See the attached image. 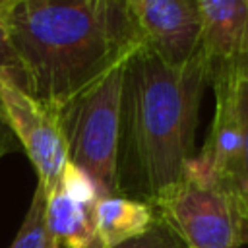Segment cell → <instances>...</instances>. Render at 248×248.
Here are the masks:
<instances>
[{
    "label": "cell",
    "instance_id": "1",
    "mask_svg": "<svg viewBox=\"0 0 248 248\" xmlns=\"http://www.w3.org/2000/svg\"><path fill=\"white\" fill-rule=\"evenodd\" d=\"M2 19L21 87L56 114L136 50L122 0H6Z\"/></svg>",
    "mask_w": 248,
    "mask_h": 248
},
{
    "label": "cell",
    "instance_id": "2",
    "mask_svg": "<svg viewBox=\"0 0 248 248\" xmlns=\"http://www.w3.org/2000/svg\"><path fill=\"white\" fill-rule=\"evenodd\" d=\"M207 83L200 52L178 68L143 48L128 54L118 149L120 196L151 203L180 180L184 163L194 155Z\"/></svg>",
    "mask_w": 248,
    "mask_h": 248
},
{
    "label": "cell",
    "instance_id": "3",
    "mask_svg": "<svg viewBox=\"0 0 248 248\" xmlns=\"http://www.w3.org/2000/svg\"><path fill=\"white\" fill-rule=\"evenodd\" d=\"M126 58L58 114L68 161L87 170L107 196H120L118 149Z\"/></svg>",
    "mask_w": 248,
    "mask_h": 248
},
{
    "label": "cell",
    "instance_id": "4",
    "mask_svg": "<svg viewBox=\"0 0 248 248\" xmlns=\"http://www.w3.org/2000/svg\"><path fill=\"white\" fill-rule=\"evenodd\" d=\"M149 205L188 248H240L248 242V223L223 186L180 178Z\"/></svg>",
    "mask_w": 248,
    "mask_h": 248
},
{
    "label": "cell",
    "instance_id": "5",
    "mask_svg": "<svg viewBox=\"0 0 248 248\" xmlns=\"http://www.w3.org/2000/svg\"><path fill=\"white\" fill-rule=\"evenodd\" d=\"M0 110L25 149L37 170L39 184L46 192L58 186L64 165L68 163V145L56 112L35 101L21 83L0 68Z\"/></svg>",
    "mask_w": 248,
    "mask_h": 248
},
{
    "label": "cell",
    "instance_id": "6",
    "mask_svg": "<svg viewBox=\"0 0 248 248\" xmlns=\"http://www.w3.org/2000/svg\"><path fill=\"white\" fill-rule=\"evenodd\" d=\"M136 48L169 66L188 64L200 50L198 0H126Z\"/></svg>",
    "mask_w": 248,
    "mask_h": 248
},
{
    "label": "cell",
    "instance_id": "7",
    "mask_svg": "<svg viewBox=\"0 0 248 248\" xmlns=\"http://www.w3.org/2000/svg\"><path fill=\"white\" fill-rule=\"evenodd\" d=\"M202 17L200 56L209 81L238 68L248 45V0H198Z\"/></svg>",
    "mask_w": 248,
    "mask_h": 248
},
{
    "label": "cell",
    "instance_id": "8",
    "mask_svg": "<svg viewBox=\"0 0 248 248\" xmlns=\"http://www.w3.org/2000/svg\"><path fill=\"white\" fill-rule=\"evenodd\" d=\"M238 72V68L223 72L209 81L215 91V114L207 132V140L202 147V151L211 159L225 190H229L242 149V128L234 95Z\"/></svg>",
    "mask_w": 248,
    "mask_h": 248
},
{
    "label": "cell",
    "instance_id": "9",
    "mask_svg": "<svg viewBox=\"0 0 248 248\" xmlns=\"http://www.w3.org/2000/svg\"><path fill=\"white\" fill-rule=\"evenodd\" d=\"M155 211L149 203L126 196L101 198L93 207V221L105 248H116L147 231Z\"/></svg>",
    "mask_w": 248,
    "mask_h": 248
},
{
    "label": "cell",
    "instance_id": "10",
    "mask_svg": "<svg viewBox=\"0 0 248 248\" xmlns=\"http://www.w3.org/2000/svg\"><path fill=\"white\" fill-rule=\"evenodd\" d=\"M46 225L54 248H103L93 209L72 202L58 186L46 192Z\"/></svg>",
    "mask_w": 248,
    "mask_h": 248
},
{
    "label": "cell",
    "instance_id": "11",
    "mask_svg": "<svg viewBox=\"0 0 248 248\" xmlns=\"http://www.w3.org/2000/svg\"><path fill=\"white\" fill-rule=\"evenodd\" d=\"M234 95H236V110L240 118V128H242V149H240V157H238L232 180L229 184V192L236 200L238 209L244 221L248 223V76H244L242 72H238Z\"/></svg>",
    "mask_w": 248,
    "mask_h": 248
},
{
    "label": "cell",
    "instance_id": "12",
    "mask_svg": "<svg viewBox=\"0 0 248 248\" xmlns=\"http://www.w3.org/2000/svg\"><path fill=\"white\" fill-rule=\"evenodd\" d=\"M10 248H54L46 225V190L39 182L33 192L29 209L23 217V223L17 229Z\"/></svg>",
    "mask_w": 248,
    "mask_h": 248
},
{
    "label": "cell",
    "instance_id": "13",
    "mask_svg": "<svg viewBox=\"0 0 248 248\" xmlns=\"http://www.w3.org/2000/svg\"><path fill=\"white\" fill-rule=\"evenodd\" d=\"M58 188L76 203H79L81 207L93 209L95 203L101 198H107L105 190L99 186V182L81 167L74 165L72 161H68L62 169L60 180H58Z\"/></svg>",
    "mask_w": 248,
    "mask_h": 248
},
{
    "label": "cell",
    "instance_id": "14",
    "mask_svg": "<svg viewBox=\"0 0 248 248\" xmlns=\"http://www.w3.org/2000/svg\"><path fill=\"white\" fill-rule=\"evenodd\" d=\"M116 248H188V246L163 219L155 215L153 223L147 227L145 232H141L132 240H126Z\"/></svg>",
    "mask_w": 248,
    "mask_h": 248
},
{
    "label": "cell",
    "instance_id": "15",
    "mask_svg": "<svg viewBox=\"0 0 248 248\" xmlns=\"http://www.w3.org/2000/svg\"><path fill=\"white\" fill-rule=\"evenodd\" d=\"M6 8V4H4ZM4 8L0 12V68L10 72L16 79H17V62H16V56H14V50H12V45H10V37H8V29L4 25V19H2V14H4ZM19 81V79H17Z\"/></svg>",
    "mask_w": 248,
    "mask_h": 248
},
{
    "label": "cell",
    "instance_id": "16",
    "mask_svg": "<svg viewBox=\"0 0 248 248\" xmlns=\"http://www.w3.org/2000/svg\"><path fill=\"white\" fill-rule=\"evenodd\" d=\"M14 140H16V138H14L10 126H8V122H6V118H4V114H2V110H0V159H2L8 151L14 149Z\"/></svg>",
    "mask_w": 248,
    "mask_h": 248
},
{
    "label": "cell",
    "instance_id": "17",
    "mask_svg": "<svg viewBox=\"0 0 248 248\" xmlns=\"http://www.w3.org/2000/svg\"><path fill=\"white\" fill-rule=\"evenodd\" d=\"M238 68H240V72H242L244 76H248V45H246V48H244V54L240 56Z\"/></svg>",
    "mask_w": 248,
    "mask_h": 248
},
{
    "label": "cell",
    "instance_id": "18",
    "mask_svg": "<svg viewBox=\"0 0 248 248\" xmlns=\"http://www.w3.org/2000/svg\"><path fill=\"white\" fill-rule=\"evenodd\" d=\"M4 4H6V0H0V12H2V8H4Z\"/></svg>",
    "mask_w": 248,
    "mask_h": 248
},
{
    "label": "cell",
    "instance_id": "19",
    "mask_svg": "<svg viewBox=\"0 0 248 248\" xmlns=\"http://www.w3.org/2000/svg\"><path fill=\"white\" fill-rule=\"evenodd\" d=\"M103 248H105V246H103Z\"/></svg>",
    "mask_w": 248,
    "mask_h": 248
}]
</instances>
